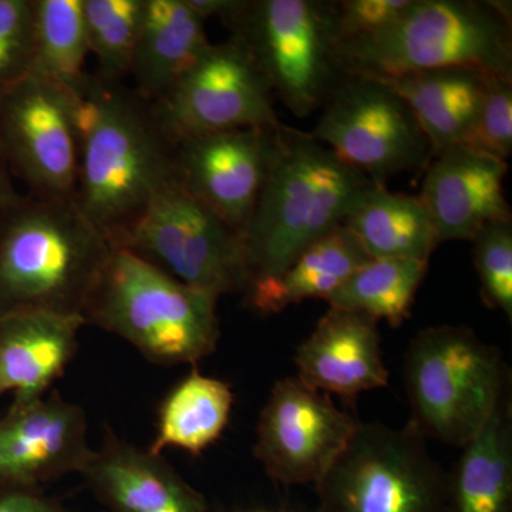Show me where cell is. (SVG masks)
<instances>
[{
    "instance_id": "6da1fadb",
    "label": "cell",
    "mask_w": 512,
    "mask_h": 512,
    "mask_svg": "<svg viewBox=\"0 0 512 512\" xmlns=\"http://www.w3.org/2000/svg\"><path fill=\"white\" fill-rule=\"evenodd\" d=\"M76 202L113 247L177 178L175 146L153 106L124 83L89 74L77 90Z\"/></svg>"
},
{
    "instance_id": "7a4b0ae2",
    "label": "cell",
    "mask_w": 512,
    "mask_h": 512,
    "mask_svg": "<svg viewBox=\"0 0 512 512\" xmlns=\"http://www.w3.org/2000/svg\"><path fill=\"white\" fill-rule=\"evenodd\" d=\"M372 184L311 133L279 124L264 187L241 237L245 292L274 281L309 245L343 224Z\"/></svg>"
},
{
    "instance_id": "3957f363",
    "label": "cell",
    "mask_w": 512,
    "mask_h": 512,
    "mask_svg": "<svg viewBox=\"0 0 512 512\" xmlns=\"http://www.w3.org/2000/svg\"><path fill=\"white\" fill-rule=\"evenodd\" d=\"M113 249L76 200L22 195L0 215V316H83Z\"/></svg>"
},
{
    "instance_id": "277c9868",
    "label": "cell",
    "mask_w": 512,
    "mask_h": 512,
    "mask_svg": "<svg viewBox=\"0 0 512 512\" xmlns=\"http://www.w3.org/2000/svg\"><path fill=\"white\" fill-rule=\"evenodd\" d=\"M215 299L124 248H114L83 318L161 366L200 362L217 349Z\"/></svg>"
},
{
    "instance_id": "5b68a950",
    "label": "cell",
    "mask_w": 512,
    "mask_h": 512,
    "mask_svg": "<svg viewBox=\"0 0 512 512\" xmlns=\"http://www.w3.org/2000/svg\"><path fill=\"white\" fill-rule=\"evenodd\" d=\"M345 76L386 77L446 67L512 76L511 6L413 0L389 28L340 46Z\"/></svg>"
},
{
    "instance_id": "8992f818",
    "label": "cell",
    "mask_w": 512,
    "mask_h": 512,
    "mask_svg": "<svg viewBox=\"0 0 512 512\" xmlns=\"http://www.w3.org/2000/svg\"><path fill=\"white\" fill-rule=\"evenodd\" d=\"M410 423L426 439L463 447L508 390L500 352L468 326L420 330L404 356Z\"/></svg>"
},
{
    "instance_id": "52a82bcc",
    "label": "cell",
    "mask_w": 512,
    "mask_h": 512,
    "mask_svg": "<svg viewBox=\"0 0 512 512\" xmlns=\"http://www.w3.org/2000/svg\"><path fill=\"white\" fill-rule=\"evenodd\" d=\"M295 116L322 109L345 77L340 67L336 2L241 0L224 20Z\"/></svg>"
},
{
    "instance_id": "ba28073f",
    "label": "cell",
    "mask_w": 512,
    "mask_h": 512,
    "mask_svg": "<svg viewBox=\"0 0 512 512\" xmlns=\"http://www.w3.org/2000/svg\"><path fill=\"white\" fill-rule=\"evenodd\" d=\"M315 487L316 512H447V471L410 421H360Z\"/></svg>"
},
{
    "instance_id": "9c48e42d",
    "label": "cell",
    "mask_w": 512,
    "mask_h": 512,
    "mask_svg": "<svg viewBox=\"0 0 512 512\" xmlns=\"http://www.w3.org/2000/svg\"><path fill=\"white\" fill-rule=\"evenodd\" d=\"M114 248L134 252L215 301L228 293L244 295L247 289L241 235L195 200L177 178L157 192Z\"/></svg>"
},
{
    "instance_id": "30bf717a",
    "label": "cell",
    "mask_w": 512,
    "mask_h": 512,
    "mask_svg": "<svg viewBox=\"0 0 512 512\" xmlns=\"http://www.w3.org/2000/svg\"><path fill=\"white\" fill-rule=\"evenodd\" d=\"M311 134L377 185L427 168L433 158L429 138L412 110L372 77H343L323 104Z\"/></svg>"
},
{
    "instance_id": "8fae6325",
    "label": "cell",
    "mask_w": 512,
    "mask_h": 512,
    "mask_svg": "<svg viewBox=\"0 0 512 512\" xmlns=\"http://www.w3.org/2000/svg\"><path fill=\"white\" fill-rule=\"evenodd\" d=\"M0 141L16 180L42 200H76V94L30 73L0 99Z\"/></svg>"
},
{
    "instance_id": "7c38bea8",
    "label": "cell",
    "mask_w": 512,
    "mask_h": 512,
    "mask_svg": "<svg viewBox=\"0 0 512 512\" xmlns=\"http://www.w3.org/2000/svg\"><path fill=\"white\" fill-rule=\"evenodd\" d=\"M154 114L173 143L184 138L281 124L274 94L234 37L205 50Z\"/></svg>"
},
{
    "instance_id": "4fadbf2b",
    "label": "cell",
    "mask_w": 512,
    "mask_h": 512,
    "mask_svg": "<svg viewBox=\"0 0 512 512\" xmlns=\"http://www.w3.org/2000/svg\"><path fill=\"white\" fill-rule=\"evenodd\" d=\"M359 423L329 394L298 376L286 377L272 387L259 414L254 454L276 483L316 485L348 446Z\"/></svg>"
},
{
    "instance_id": "5bb4252c",
    "label": "cell",
    "mask_w": 512,
    "mask_h": 512,
    "mask_svg": "<svg viewBox=\"0 0 512 512\" xmlns=\"http://www.w3.org/2000/svg\"><path fill=\"white\" fill-rule=\"evenodd\" d=\"M278 126L238 128L174 144L178 183L241 237L264 187Z\"/></svg>"
},
{
    "instance_id": "9a60e30c",
    "label": "cell",
    "mask_w": 512,
    "mask_h": 512,
    "mask_svg": "<svg viewBox=\"0 0 512 512\" xmlns=\"http://www.w3.org/2000/svg\"><path fill=\"white\" fill-rule=\"evenodd\" d=\"M87 417L59 393L12 402L0 416V485L40 488L82 470L92 453Z\"/></svg>"
},
{
    "instance_id": "2e32d148",
    "label": "cell",
    "mask_w": 512,
    "mask_h": 512,
    "mask_svg": "<svg viewBox=\"0 0 512 512\" xmlns=\"http://www.w3.org/2000/svg\"><path fill=\"white\" fill-rule=\"evenodd\" d=\"M507 173V161L461 144L431 158L419 198L439 244L473 241L487 225L512 221L504 194Z\"/></svg>"
},
{
    "instance_id": "e0dca14e",
    "label": "cell",
    "mask_w": 512,
    "mask_h": 512,
    "mask_svg": "<svg viewBox=\"0 0 512 512\" xmlns=\"http://www.w3.org/2000/svg\"><path fill=\"white\" fill-rule=\"evenodd\" d=\"M79 474L109 512H208L207 498L163 454L134 446L111 431Z\"/></svg>"
},
{
    "instance_id": "ac0fdd59",
    "label": "cell",
    "mask_w": 512,
    "mask_h": 512,
    "mask_svg": "<svg viewBox=\"0 0 512 512\" xmlns=\"http://www.w3.org/2000/svg\"><path fill=\"white\" fill-rule=\"evenodd\" d=\"M298 377L346 403L389 383L379 320L365 313L329 308L295 356Z\"/></svg>"
},
{
    "instance_id": "d6986e66",
    "label": "cell",
    "mask_w": 512,
    "mask_h": 512,
    "mask_svg": "<svg viewBox=\"0 0 512 512\" xmlns=\"http://www.w3.org/2000/svg\"><path fill=\"white\" fill-rule=\"evenodd\" d=\"M83 316L16 311L0 316V397L28 403L47 396L76 355Z\"/></svg>"
},
{
    "instance_id": "ffe728a7",
    "label": "cell",
    "mask_w": 512,
    "mask_h": 512,
    "mask_svg": "<svg viewBox=\"0 0 512 512\" xmlns=\"http://www.w3.org/2000/svg\"><path fill=\"white\" fill-rule=\"evenodd\" d=\"M211 46L205 20L188 0H146L130 77L147 103H158Z\"/></svg>"
},
{
    "instance_id": "44dd1931",
    "label": "cell",
    "mask_w": 512,
    "mask_h": 512,
    "mask_svg": "<svg viewBox=\"0 0 512 512\" xmlns=\"http://www.w3.org/2000/svg\"><path fill=\"white\" fill-rule=\"evenodd\" d=\"M488 74L446 67L376 80L390 87L412 110L436 157L463 143L483 103Z\"/></svg>"
},
{
    "instance_id": "7402d4cb",
    "label": "cell",
    "mask_w": 512,
    "mask_h": 512,
    "mask_svg": "<svg viewBox=\"0 0 512 512\" xmlns=\"http://www.w3.org/2000/svg\"><path fill=\"white\" fill-rule=\"evenodd\" d=\"M510 390L447 473V512H512Z\"/></svg>"
},
{
    "instance_id": "603a6c76",
    "label": "cell",
    "mask_w": 512,
    "mask_h": 512,
    "mask_svg": "<svg viewBox=\"0 0 512 512\" xmlns=\"http://www.w3.org/2000/svg\"><path fill=\"white\" fill-rule=\"evenodd\" d=\"M370 261L365 248L345 224L309 245L274 281L244 293L249 308L274 315L306 299H328L356 269Z\"/></svg>"
},
{
    "instance_id": "cb8c5ba5",
    "label": "cell",
    "mask_w": 512,
    "mask_h": 512,
    "mask_svg": "<svg viewBox=\"0 0 512 512\" xmlns=\"http://www.w3.org/2000/svg\"><path fill=\"white\" fill-rule=\"evenodd\" d=\"M343 224L359 239L370 259L429 262L440 245L419 195L396 194L386 185H370Z\"/></svg>"
},
{
    "instance_id": "d4e9b609",
    "label": "cell",
    "mask_w": 512,
    "mask_h": 512,
    "mask_svg": "<svg viewBox=\"0 0 512 512\" xmlns=\"http://www.w3.org/2000/svg\"><path fill=\"white\" fill-rule=\"evenodd\" d=\"M232 406L234 393L227 382L192 370L164 397L148 450L163 454L174 447L200 456L227 429Z\"/></svg>"
},
{
    "instance_id": "484cf974",
    "label": "cell",
    "mask_w": 512,
    "mask_h": 512,
    "mask_svg": "<svg viewBox=\"0 0 512 512\" xmlns=\"http://www.w3.org/2000/svg\"><path fill=\"white\" fill-rule=\"evenodd\" d=\"M429 262L370 259L326 299L329 308L365 313L393 328L409 318Z\"/></svg>"
},
{
    "instance_id": "4316f807",
    "label": "cell",
    "mask_w": 512,
    "mask_h": 512,
    "mask_svg": "<svg viewBox=\"0 0 512 512\" xmlns=\"http://www.w3.org/2000/svg\"><path fill=\"white\" fill-rule=\"evenodd\" d=\"M35 60L32 73L76 93L86 82L87 45L83 0H33Z\"/></svg>"
},
{
    "instance_id": "83f0119b",
    "label": "cell",
    "mask_w": 512,
    "mask_h": 512,
    "mask_svg": "<svg viewBox=\"0 0 512 512\" xmlns=\"http://www.w3.org/2000/svg\"><path fill=\"white\" fill-rule=\"evenodd\" d=\"M146 0H83L89 53L106 83L130 77Z\"/></svg>"
},
{
    "instance_id": "f1b7e54d",
    "label": "cell",
    "mask_w": 512,
    "mask_h": 512,
    "mask_svg": "<svg viewBox=\"0 0 512 512\" xmlns=\"http://www.w3.org/2000/svg\"><path fill=\"white\" fill-rule=\"evenodd\" d=\"M481 298L512 318V221L487 225L473 238Z\"/></svg>"
},
{
    "instance_id": "f546056e",
    "label": "cell",
    "mask_w": 512,
    "mask_h": 512,
    "mask_svg": "<svg viewBox=\"0 0 512 512\" xmlns=\"http://www.w3.org/2000/svg\"><path fill=\"white\" fill-rule=\"evenodd\" d=\"M33 60V0H0V99L32 73Z\"/></svg>"
},
{
    "instance_id": "4dcf8cb0",
    "label": "cell",
    "mask_w": 512,
    "mask_h": 512,
    "mask_svg": "<svg viewBox=\"0 0 512 512\" xmlns=\"http://www.w3.org/2000/svg\"><path fill=\"white\" fill-rule=\"evenodd\" d=\"M461 146L507 161L512 153V76L490 73L483 103Z\"/></svg>"
},
{
    "instance_id": "1f68e13d",
    "label": "cell",
    "mask_w": 512,
    "mask_h": 512,
    "mask_svg": "<svg viewBox=\"0 0 512 512\" xmlns=\"http://www.w3.org/2000/svg\"><path fill=\"white\" fill-rule=\"evenodd\" d=\"M413 0H342L336 2L340 46L389 28L412 6Z\"/></svg>"
},
{
    "instance_id": "d6a6232c",
    "label": "cell",
    "mask_w": 512,
    "mask_h": 512,
    "mask_svg": "<svg viewBox=\"0 0 512 512\" xmlns=\"http://www.w3.org/2000/svg\"><path fill=\"white\" fill-rule=\"evenodd\" d=\"M0 512H67L40 488L0 485Z\"/></svg>"
},
{
    "instance_id": "836d02e7",
    "label": "cell",
    "mask_w": 512,
    "mask_h": 512,
    "mask_svg": "<svg viewBox=\"0 0 512 512\" xmlns=\"http://www.w3.org/2000/svg\"><path fill=\"white\" fill-rule=\"evenodd\" d=\"M15 180L9 158L0 141V215L8 211L22 197V194L16 190Z\"/></svg>"
},
{
    "instance_id": "e575fe53",
    "label": "cell",
    "mask_w": 512,
    "mask_h": 512,
    "mask_svg": "<svg viewBox=\"0 0 512 512\" xmlns=\"http://www.w3.org/2000/svg\"><path fill=\"white\" fill-rule=\"evenodd\" d=\"M188 3L202 19L218 18L224 22L241 0H188Z\"/></svg>"
},
{
    "instance_id": "d590c367",
    "label": "cell",
    "mask_w": 512,
    "mask_h": 512,
    "mask_svg": "<svg viewBox=\"0 0 512 512\" xmlns=\"http://www.w3.org/2000/svg\"><path fill=\"white\" fill-rule=\"evenodd\" d=\"M237 512H288V511L252 510V511H237Z\"/></svg>"
}]
</instances>
